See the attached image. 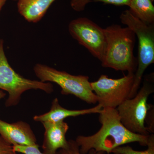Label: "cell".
Masks as SVG:
<instances>
[{"mask_svg":"<svg viewBox=\"0 0 154 154\" xmlns=\"http://www.w3.org/2000/svg\"><path fill=\"white\" fill-rule=\"evenodd\" d=\"M99 114L102 126L99 131L92 135H80L76 138L81 154H87L94 149L109 154L116 148L131 143L147 145L149 135L137 134L127 129L122 123L116 108H103Z\"/></svg>","mask_w":154,"mask_h":154,"instance_id":"obj_1","label":"cell"},{"mask_svg":"<svg viewBox=\"0 0 154 154\" xmlns=\"http://www.w3.org/2000/svg\"><path fill=\"white\" fill-rule=\"evenodd\" d=\"M106 45L101 62L104 68L134 73L137 59L134 55L136 35L128 27L113 25L104 29Z\"/></svg>","mask_w":154,"mask_h":154,"instance_id":"obj_2","label":"cell"},{"mask_svg":"<svg viewBox=\"0 0 154 154\" xmlns=\"http://www.w3.org/2000/svg\"><path fill=\"white\" fill-rule=\"evenodd\" d=\"M121 23L134 32L138 41L137 68L129 99L138 91L144 72L154 62V24L148 25L135 17L129 10L122 13Z\"/></svg>","mask_w":154,"mask_h":154,"instance_id":"obj_3","label":"cell"},{"mask_svg":"<svg viewBox=\"0 0 154 154\" xmlns=\"http://www.w3.org/2000/svg\"><path fill=\"white\" fill-rule=\"evenodd\" d=\"M153 77V74H151L145 78L143 86L135 96L126 99L116 108L122 123L134 133L144 135L151 134L145 123L149 111L152 107L147 101L154 92Z\"/></svg>","mask_w":154,"mask_h":154,"instance_id":"obj_4","label":"cell"},{"mask_svg":"<svg viewBox=\"0 0 154 154\" xmlns=\"http://www.w3.org/2000/svg\"><path fill=\"white\" fill-rule=\"evenodd\" d=\"M33 71L41 82L57 84L63 95H74L88 104L97 103V96L92 90L88 76L71 75L40 63L34 66Z\"/></svg>","mask_w":154,"mask_h":154,"instance_id":"obj_5","label":"cell"},{"mask_svg":"<svg viewBox=\"0 0 154 154\" xmlns=\"http://www.w3.org/2000/svg\"><path fill=\"white\" fill-rule=\"evenodd\" d=\"M4 43V40L0 39V90L8 93L6 107L18 105L22 94L28 90H40L48 94L53 93L54 87L51 83L26 79L14 70L6 57Z\"/></svg>","mask_w":154,"mask_h":154,"instance_id":"obj_6","label":"cell"},{"mask_svg":"<svg viewBox=\"0 0 154 154\" xmlns=\"http://www.w3.org/2000/svg\"><path fill=\"white\" fill-rule=\"evenodd\" d=\"M134 73L118 79L108 78L102 75L99 79L91 82V88L97 97V102L102 108H116L126 99H129L132 89Z\"/></svg>","mask_w":154,"mask_h":154,"instance_id":"obj_7","label":"cell"},{"mask_svg":"<svg viewBox=\"0 0 154 154\" xmlns=\"http://www.w3.org/2000/svg\"><path fill=\"white\" fill-rule=\"evenodd\" d=\"M68 30L73 38L94 57L102 60L106 45L104 29L88 18L81 17L70 22Z\"/></svg>","mask_w":154,"mask_h":154,"instance_id":"obj_8","label":"cell"},{"mask_svg":"<svg viewBox=\"0 0 154 154\" xmlns=\"http://www.w3.org/2000/svg\"><path fill=\"white\" fill-rule=\"evenodd\" d=\"M0 136L13 146L37 144L36 136L30 125L23 121L10 123L0 119Z\"/></svg>","mask_w":154,"mask_h":154,"instance_id":"obj_9","label":"cell"},{"mask_svg":"<svg viewBox=\"0 0 154 154\" xmlns=\"http://www.w3.org/2000/svg\"><path fill=\"white\" fill-rule=\"evenodd\" d=\"M45 129L42 149L44 154H56L60 149L68 145L66 134L68 125L64 121L42 122Z\"/></svg>","mask_w":154,"mask_h":154,"instance_id":"obj_10","label":"cell"},{"mask_svg":"<svg viewBox=\"0 0 154 154\" xmlns=\"http://www.w3.org/2000/svg\"><path fill=\"white\" fill-rule=\"evenodd\" d=\"M102 109L98 104L96 107L80 110H71L62 107L59 103L58 100L56 98L52 102L51 108L49 112L40 115H36L33 117V120L41 122H57L63 121L65 119L69 117H76L79 116L99 113Z\"/></svg>","mask_w":154,"mask_h":154,"instance_id":"obj_11","label":"cell"},{"mask_svg":"<svg viewBox=\"0 0 154 154\" xmlns=\"http://www.w3.org/2000/svg\"><path fill=\"white\" fill-rule=\"evenodd\" d=\"M19 14L28 22L36 23L44 17L56 0H17Z\"/></svg>","mask_w":154,"mask_h":154,"instance_id":"obj_12","label":"cell"},{"mask_svg":"<svg viewBox=\"0 0 154 154\" xmlns=\"http://www.w3.org/2000/svg\"><path fill=\"white\" fill-rule=\"evenodd\" d=\"M154 0H131L129 11L148 25L154 24Z\"/></svg>","mask_w":154,"mask_h":154,"instance_id":"obj_13","label":"cell"},{"mask_svg":"<svg viewBox=\"0 0 154 154\" xmlns=\"http://www.w3.org/2000/svg\"><path fill=\"white\" fill-rule=\"evenodd\" d=\"M147 149L144 151L135 150L130 146H120L113 150L111 153L114 154H154V135L151 134L149 136Z\"/></svg>","mask_w":154,"mask_h":154,"instance_id":"obj_14","label":"cell"},{"mask_svg":"<svg viewBox=\"0 0 154 154\" xmlns=\"http://www.w3.org/2000/svg\"><path fill=\"white\" fill-rule=\"evenodd\" d=\"M56 154H82L79 152V147L75 141L70 140H68V145L65 148L60 149ZM87 154H108L104 151H97L91 149Z\"/></svg>","mask_w":154,"mask_h":154,"instance_id":"obj_15","label":"cell"},{"mask_svg":"<svg viewBox=\"0 0 154 154\" xmlns=\"http://www.w3.org/2000/svg\"><path fill=\"white\" fill-rule=\"evenodd\" d=\"M17 152L23 154H44L39 150L38 144L31 146L15 145L13 146Z\"/></svg>","mask_w":154,"mask_h":154,"instance_id":"obj_16","label":"cell"},{"mask_svg":"<svg viewBox=\"0 0 154 154\" xmlns=\"http://www.w3.org/2000/svg\"><path fill=\"white\" fill-rule=\"evenodd\" d=\"M0 154H17L13 146L6 141L0 136Z\"/></svg>","mask_w":154,"mask_h":154,"instance_id":"obj_17","label":"cell"},{"mask_svg":"<svg viewBox=\"0 0 154 154\" xmlns=\"http://www.w3.org/2000/svg\"><path fill=\"white\" fill-rule=\"evenodd\" d=\"M91 2L92 0H71V7L75 11L81 12L84 11L86 6Z\"/></svg>","mask_w":154,"mask_h":154,"instance_id":"obj_18","label":"cell"},{"mask_svg":"<svg viewBox=\"0 0 154 154\" xmlns=\"http://www.w3.org/2000/svg\"><path fill=\"white\" fill-rule=\"evenodd\" d=\"M95 2H102L105 4L113 5L116 6H129L131 0H92Z\"/></svg>","mask_w":154,"mask_h":154,"instance_id":"obj_19","label":"cell"},{"mask_svg":"<svg viewBox=\"0 0 154 154\" xmlns=\"http://www.w3.org/2000/svg\"><path fill=\"white\" fill-rule=\"evenodd\" d=\"M7 0H0V11L2 9L3 7L5 5Z\"/></svg>","mask_w":154,"mask_h":154,"instance_id":"obj_20","label":"cell"},{"mask_svg":"<svg viewBox=\"0 0 154 154\" xmlns=\"http://www.w3.org/2000/svg\"><path fill=\"white\" fill-rule=\"evenodd\" d=\"M6 94L4 91L0 90V100L4 98L6 96Z\"/></svg>","mask_w":154,"mask_h":154,"instance_id":"obj_21","label":"cell"},{"mask_svg":"<svg viewBox=\"0 0 154 154\" xmlns=\"http://www.w3.org/2000/svg\"><path fill=\"white\" fill-rule=\"evenodd\" d=\"M13 1H17V0H13Z\"/></svg>","mask_w":154,"mask_h":154,"instance_id":"obj_22","label":"cell"}]
</instances>
